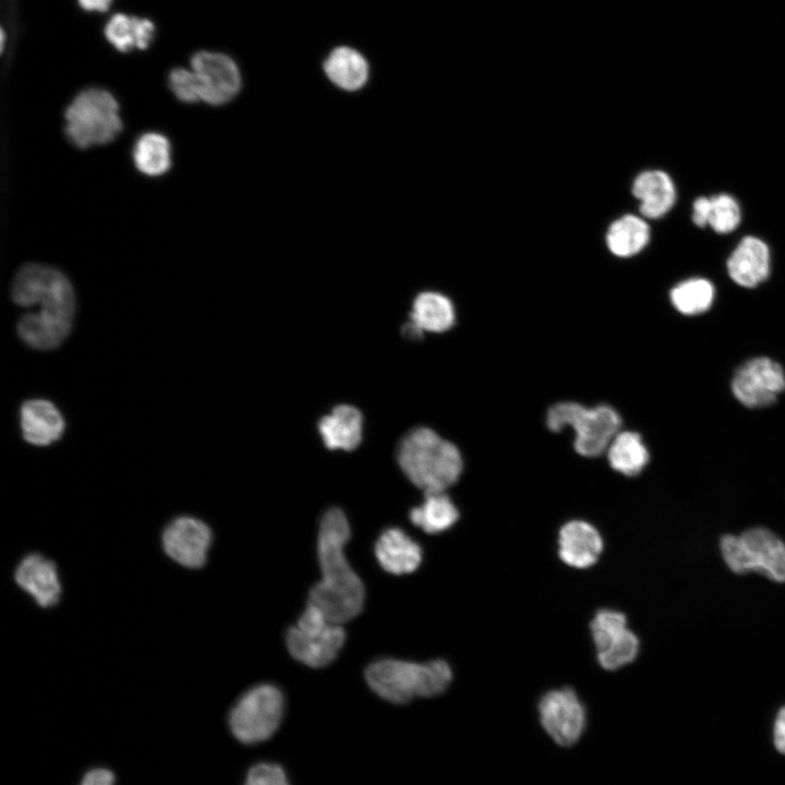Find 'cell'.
Instances as JSON below:
<instances>
[{
    "label": "cell",
    "instance_id": "6da1fadb",
    "mask_svg": "<svg viewBox=\"0 0 785 785\" xmlns=\"http://www.w3.org/2000/svg\"><path fill=\"white\" fill-rule=\"evenodd\" d=\"M349 539L350 526L346 515L339 508H329L323 515L317 536L322 579L311 589L307 603L336 624L358 616L365 601L363 582L345 555Z\"/></svg>",
    "mask_w": 785,
    "mask_h": 785
},
{
    "label": "cell",
    "instance_id": "7a4b0ae2",
    "mask_svg": "<svg viewBox=\"0 0 785 785\" xmlns=\"http://www.w3.org/2000/svg\"><path fill=\"white\" fill-rule=\"evenodd\" d=\"M11 297L20 306H38V311L20 318L22 328L34 341L58 345L68 337L75 311V295L63 273L41 264H26L12 281Z\"/></svg>",
    "mask_w": 785,
    "mask_h": 785
},
{
    "label": "cell",
    "instance_id": "3957f363",
    "mask_svg": "<svg viewBox=\"0 0 785 785\" xmlns=\"http://www.w3.org/2000/svg\"><path fill=\"white\" fill-rule=\"evenodd\" d=\"M397 459L407 478L424 492L445 491L458 481L462 471L456 445L428 427H416L404 435Z\"/></svg>",
    "mask_w": 785,
    "mask_h": 785
},
{
    "label": "cell",
    "instance_id": "277c9868",
    "mask_svg": "<svg viewBox=\"0 0 785 785\" xmlns=\"http://www.w3.org/2000/svg\"><path fill=\"white\" fill-rule=\"evenodd\" d=\"M365 679L381 698L406 703L415 697H434L444 692L452 680V671L443 660L415 663L381 659L365 669Z\"/></svg>",
    "mask_w": 785,
    "mask_h": 785
},
{
    "label": "cell",
    "instance_id": "5b68a950",
    "mask_svg": "<svg viewBox=\"0 0 785 785\" xmlns=\"http://www.w3.org/2000/svg\"><path fill=\"white\" fill-rule=\"evenodd\" d=\"M64 133L81 149L112 142L122 131L119 104L108 90L92 87L78 93L64 111Z\"/></svg>",
    "mask_w": 785,
    "mask_h": 785
},
{
    "label": "cell",
    "instance_id": "8992f818",
    "mask_svg": "<svg viewBox=\"0 0 785 785\" xmlns=\"http://www.w3.org/2000/svg\"><path fill=\"white\" fill-rule=\"evenodd\" d=\"M546 424L554 432L570 426L576 433L573 445L577 452L596 457L606 451L619 432L621 420L608 406L587 408L577 402H559L547 411Z\"/></svg>",
    "mask_w": 785,
    "mask_h": 785
},
{
    "label": "cell",
    "instance_id": "52a82bcc",
    "mask_svg": "<svg viewBox=\"0 0 785 785\" xmlns=\"http://www.w3.org/2000/svg\"><path fill=\"white\" fill-rule=\"evenodd\" d=\"M285 710L281 690L259 684L246 690L229 713V727L241 742L253 745L269 739L278 729Z\"/></svg>",
    "mask_w": 785,
    "mask_h": 785
},
{
    "label": "cell",
    "instance_id": "ba28073f",
    "mask_svg": "<svg viewBox=\"0 0 785 785\" xmlns=\"http://www.w3.org/2000/svg\"><path fill=\"white\" fill-rule=\"evenodd\" d=\"M345 640L346 632L341 624L329 620L321 609L309 603L297 624L290 627L286 635V644L291 656L315 668L330 664Z\"/></svg>",
    "mask_w": 785,
    "mask_h": 785
},
{
    "label": "cell",
    "instance_id": "9c48e42d",
    "mask_svg": "<svg viewBox=\"0 0 785 785\" xmlns=\"http://www.w3.org/2000/svg\"><path fill=\"white\" fill-rule=\"evenodd\" d=\"M541 724L559 746L576 744L585 727V710L571 688L547 691L539 702Z\"/></svg>",
    "mask_w": 785,
    "mask_h": 785
},
{
    "label": "cell",
    "instance_id": "30bf717a",
    "mask_svg": "<svg viewBox=\"0 0 785 785\" xmlns=\"http://www.w3.org/2000/svg\"><path fill=\"white\" fill-rule=\"evenodd\" d=\"M735 397L746 407L768 406L785 389V373L769 358H756L742 364L732 382Z\"/></svg>",
    "mask_w": 785,
    "mask_h": 785
},
{
    "label": "cell",
    "instance_id": "8fae6325",
    "mask_svg": "<svg viewBox=\"0 0 785 785\" xmlns=\"http://www.w3.org/2000/svg\"><path fill=\"white\" fill-rule=\"evenodd\" d=\"M201 100L219 106L230 101L241 88V75L235 62L224 53L198 51L191 59Z\"/></svg>",
    "mask_w": 785,
    "mask_h": 785
},
{
    "label": "cell",
    "instance_id": "7c38bea8",
    "mask_svg": "<svg viewBox=\"0 0 785 785\" xmlns=\"http://www.w3.org/2000/svg\"><path fill=\"white\" fill-rule=\"evenodd\" d=\"M162 548L179 565L200 568L212 543V531L201 519L182 516L173 519L161 535Z\"/></svg>",
    "mask_w": 785,
    "mask_h": 785
},
{
    "label": "cell",
    "instance_id": "4fadbf2b",
    "mask_svg": "<svg viewBox=\"0 0 785 785\" xmlns=\"http://www.w3.org/2000/svg\"><path fill=\"white\" fill-rule=\"evenodd\" d=\"M745 573L758 571L778 582L785 581V543L765 528H752L740 535Z\"/></svg>",
    "mask_w": 785,
    "mask_h": 785
},
{
    "label": "cell",
    "instance_id": "5bb4252c",
    "mask_svg": "<svg viewBox=\"0 0 785 785\" xmlns=\"http://www.w3.org/2000/svg\"><path fill=\"white\" fill-rule=\"evenodd\" d=\"M17 585L41 607L59 602L61 583L57 566L43 555L29 554L17 565L14 573Z\"/></svg>",
    "mask_w": 785,
    "mask_h": 785
},
{
    "label": "cell",
    "instance_id": "9a60e30c",
    "mask_svg": "<svg viewBox=\"0 0 785 785\" xmlns=\"http://www.w3.org/2000/svg\"><path fill=\"white\" fill-rule=\"evenodd\" d=\"M603 550L600 532L589 522L572 520L565 523L558 534L560 559L575 568L593 566Z\"/></svg>",
    "mask_w": 785,
    "mask_h": 785
},
{
    "label": "cell",
    "instance_id": "2e32d148",
    "mask_svg": "<svg viewBox=\"0 0 785 785\" xmlns=\"http://www.w3.org/2000/svg\"><path fill=\"white\" fill-rule=\"evenodd\" d=\"M729 277L739 286L753 288L764 281L770 273V251L756 237H745L727 261Z\"/></svg>",
    "mask_w": 785,
    "mask_h": 785
},
{
    "label": "cell",
    "instance_id": "e0dca14e",
    "mask_svg": "<svg viewBox=\"0 0 785 785\" xmlns=\"http://www.w3.org/2000/svg\"><path fill=\"white\" fill-rule=\"evenodd\" d=\"M20 423L24 439L37 446L58 440L65 426L58 408L44 399L25 401L20 410Z\"/></svg>",
    "mask_w": 785,
    "mask_h": 785
},
{
    "label": "cell",
    "instance_id": "ac0fdd59",
    "mask_svg": "<svg viewBox=\"0 0 785 785\" xmlns=\"http://www.w3.org/2000/svg\"><path fill=\"white\" fill-rule=\"evenodd\" d=\"M375 555L384 570L401 576L418 569L422 560V548L401 529L389 528L378 536Z\"/></svg>",
    "mask_w": 785,
    "mask_h": 785
},
{
    "label": "cell",
    "instance_id": "d6986e66",
    "mask_svg": "<svg viewBox=\"0 0 785 785\" xmlns=\"http://www.w3.org/2000/svg\"><path fill=\"white\" fill-rule=\"evenodd\" d=\"M631 191L640 202L639 209L644 218L662 217L676 200L674 183L662 170H648L638 174Z\"/></svg>",
    "mask_w": 785,
    "mask_h": 785
},
{
    "label": "cell",
    "instance_id": "ffe728a7",
    "mask_svg": "<svg viewBox=\"0 0 785 785\" xmlns=\"http://www.w3.org/2000/svg\"><path fill=\"white\" fill-rule=\"evenodd\" d=\"M363 418L361 412L349 404H339L321 419L318 431L329 449L352 450L362 438Z\"/></svg>",
    "mask_w": 785,
    "mask_h": 785
},
{
    "label": "cell",
    "instance_id": "44dd1931",
    "mask_svg": "<svg viewBox=\"0 0 785 785\" xmlns=\"http://www.w3.org/2000/svg\"><path fill=\"white\" fill-rule=\"evenodd\" d=\"M324 70L336 86L349 92L363 87L369 77L366 60L349 47L334 49L324 62Z\"/></svg>",
    "mask_w": 785,
    "mask_h": 785
},
{
    "label": "cell",
    "instance_id": "7402d4cb",
    "mask_svg": "<svg viewBox=\"0 0 785 785\" xmlns=\"http://www.w3.org/2000/svg\"><path fill=\"white\" fill-rule=\"evenodd\" d=\"M424 500L410 511L412 523L426 533H440L450 529L459 511L445 491L424 492Z\"/></svg>",
    "mask_w": 785,
    "mask_h": 785
},
{
    "label": "cell",
    "instance_id": "603a6c76",
    "mask_svg": "<svg viewBox=\"0 0 785 785\" xmlns=\"http://www.w3.org/2000/svg\"><path fill=\"white\" fill-rule=\"evenodd\" d=\"M650 239V228L643 218L625 215L614 220L606 232V245L618 257H630L641 252Z\"/></svg>",
    "mask_w": 785,
    "mask_h": 785
},
{
    "label": "cell",
    "instance_id": "cb8c5ba5",
    "mask_svg": "<svg viewBox=\"0 0 785 785\" xmlns=\"http://www.w3.org/2000/svg\"><path fill=\"white\" fill-rule=\"evenodd\" d=\"M410 321L423 331H446L455 323L452 302L438 292H422L413 301Z\"/></svg>",
    "mask_w": 785,
    "mask_h": 785
},
{
    "label": "cell",
    "instance_id": "d4e9b609",
    "mask_svg": "<svg viewBox=\"0 0 785 785\" xmlns=\"http://www.w3.org/2000/svg\"><path fill=\"white\" fill-rule=\"evenodd\" d=\"M611 467L627 476L639 474L649 460V452L636 432H618L606 449Z\"/></svg>",
    "mask_w": 785,
    "mask_h": 785
},
{
    "label": "cell",
    "instance_id": "484cf974",
    "mask_svg": "<svg viewBox=\"0 0 785 785\" xmlns=\"http://www.w3.org/2000/svg\"><path fill=\"white\" fill-rule=\"evenodd\" d=\"M133 162L138 171L149 177L166 173L171 167L169 140L157 132L142 134L134 143Z\"/></svg>",
    "mask_w": 785,
    "mask_h": 785
},
{
    "label": "cell",
    "instance_id": "4316f807",
    "mask_svg": "<svg viewBox=\"0 0 785 785\" xmlns=\"http://www.w3.org/2000/svg\"><path fill=\"white\" fill-rule=\"evenodd\" d=\"M714 299L713 285L703 278H692L675 286L671 291L673 305L683 314L705 312Z\"/></svg>",
    "mask_w": 785,
    "mask_h": 785
},
{
    "label": "cell",
    "instance_id": "83f0119b",
    "mask_svg": "<svg viewBox=\"0 0 785 785\" xmlns=\"http://www.w3.org/2000/svg\"><path fill=\"white\" fill-rule=\"evenodd\" d=\"M638 651V637L627 628L596 649V656L603 668L615 671L631 663Z\"/></svg>",
    "mask_w": 785,
    "mask_h": 785
},
{
    "label": "cell",
    "instance_id": "f1b7e54d",
    "mask_svg": "<svg viewBox=\"0 0 785 785\" xmlns=\"http://www.w3.org/2000/svg\"><path fill=\"white\" fill-rule=\"evenodd\" d=\"M710 201L708 225L717 233H728L735 230L741 219L736 200L728 194H718L710 197Z\"/></svg>",
    "mask_w": 785,
    "mask_h": 785
},
{
    "label": "cell",
    "instance_id": "f546056e",
    "mask_svg": "<svg viewBox=\"0 0 785 785\" xmlns=\"http://www.w3.org/2000/svg\"><path fill=\"white\" fill-rule=\"evenodd\" d=\"M627 628V618L623 613L613 609L599 611L590 624L595 649Z\"/></svg>",
    "mask_w": 785,
    "mask_h": 785
},
{
    "label": "cell",
    "instance_id": "4dcf8cb0",
    "mask_svg": "<svg viewBox=\"0 0 785 785\" xmlns=\"http://www.w3.org/2000/svg\"><path fill=\"white\" fill-rule=\"evenodd\" d=\"M107 39L122 52L136 47L134 16L114 14L105 27Z\"/></svg>",
    "mask_w": 785,
    "mask_h": 785
},
{
    "label": "cell",
    "instance_id": "1f68e13d",
    "mask_svg": "<svg viewBox=\"0 0 785 785\" xmlns=\"http://www.w3.org/2000/svg\"><path fill=\"white\" fill-rule=\"evenodd\" d=\"M168 84L173 95L180 101L192 104L201 100L198 82L192 70L183 68L171 70Z\"/></svg>",
    "mask_w": 785,
    "mask_h": 785
},
{
    "label": "cell",
    "instance_id": "d6a6232c",
    "mask_svg": "<svg viewBox=\"0 0 785 785\" xmlns=\"http://www.w3.org/2000/svg\"><path fill=\"white\" fill-rule=\"evenodd\" d=\"M244 785H290L283 769L276 763L263 762L250 769Z\"/></svg>",
    "mask_w": 785,
    "mask_h": 785
},
{
    "label": "cell",
    "instance_id": "836d02e7",
    "mask_svg": "<svg viewBox=\"0 0 785 785\" xmlns=\"http://www.w3.org/2000/svg\"><path fill=\"white\" fill-rule=\"evenodd\" d=\"M135 41L136 48L145 49L148 47L155 32L154 24L147 20L134 16Z\"/></svg>",
    "mask_w": 785,
    "mask_h": 785
},
{
    "label": "cell",
    "instance_id": "e575fe53",
    "mask_svg": "<svg viewBox=\"0 0 785 785\" xmlns=\"http://www.w3.org/2000/svg\"><path fill=\"white\" fill-rule=\"evenodd\" d=\"M114 775L107 769H93L85 774L81 785H113Z\"/></svg>",
    "mask_w": 785,
    "mask_h": 785
},
{
    "label": "cell",
    "instance_id": "d590c367",
    "mask_svg": "<svg viewBox=\"0 0 785 785\" xmlns=\"http://www.w3.org/2000/svg\"><path fill=\"white\" fill-rule=\"evenodd\" d=\"M711 201L709 197H698L693 202L692 220L698 227L708 225Z\"/></svg>",
    "mask_w": 785,
    "mask_h": 785
},
{
    "label": "cell",
    "instance_id": "8d00e7d4",
    "mask_svg": "<svg viewBox=\"0 0 785 785\" xmlns=\"http://www.w3.org/2000/svg\"><path fill=\"white\" fill-rule=\"evenodd\" d=\"M774 745L781 753L785 754V706L778 711L775 720Z\"/></svg>",
    "mask_w": 785,
    "mask_h": 785
},
{
    "label": "cell",
    "instance_id": "74e56055",
    "mask_svg": "<svg viewBox=\"0 0 785 785\" xmlns=\"http://www.w3.org/2000/svg\"><path fill=\"white\" fill-rule=\"evenodd\" d=\"M112 0H78L80 5L87 11H106Z\"/></svg>",
    "mask_w": 785,
    "mask_h": 785
},
{
    "label": "cell",
    "instance_id": "f35d334b",
    "mask_svg": "<svg viewBox=\"0 0 785 785\" xmlns=\"http://www.w3.org/2000/svg\"><path fill=\"white\" fill-rule=\"evenodd\" d=\"M401 333L403 337L409 340H419L424 331L410 321L409 323L403 325Z\"/></svg>",
    "mask_w": 785,
    "mask_h": 785
}]
</instances>
